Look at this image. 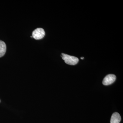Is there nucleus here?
Masks as SVG:
<instances>
[{"instance_id":"nucleus-4","label":"nucleus","mask_w":123,"mask_h":123,"mask_svg":"<svg viewBox=\"0 0 123 123\" xmlns=\"http://www.w3.org/2000/svg\"><path fill=\"white\" fill-rule=\"evenodd\" d=\"M121 120L120 115L117 112L112 114L111 119V123H120Z\"/></svg>"},{"instance_id":"nucleus-5","label":"nucleus","mask_w":123,"mask_h":123,"mask_svg":"<svg viewBox=\"0 0 123 123\" xmlns=\"http://www.w3.org/2000/svg\"><path fill=\"white\" fill-rule=\"evenodd\" d=\"M6 51V45L2 41L0 40V57L4 56Z\"/></svg>"},{"instance_id":"nucleus-7","label":"nucleus","mask_w":123,"mask_h":123,"mask_svg":"<svg viewBox=\"0 0 123 123\" xmlns=\"http://www.w3.org/2000/svg\"></svg>"},{"instance_id":"nucleus-3","label":"nucleus","mask_w":123,"mask_h":123,"mask_svg":"<svg viewBox=\"0 0 123 123\" xmlns=\"http://www.w3.org/2000/svg\"><path fill=\"white\" fill-rule=\"evenodd\" d=\"M116 77L114 74H109L106 76L104 79L102 83L104 85L108 86L111 85L114 83L116 80Z\"/></svg>"},{"instance_id":"nucleus-6","label":"nucleus","mask_w":123,"mask_h":123,"mask_svg":"<svg viewBox=\"0 0 123 123\" xmlns=\"http://www.w3.org/2000/svg\"><path fill=\"white\" fill-rule=\"evenodd\" d=\"M84 59V57H81V59L82 60Z\"/></svg>"},{"instance_id":"nucleus-1","label":"nucleus","mask_w":123,"mask_h":123,"mask_svg":"<svg viewBox=\"0 0 123 123\" xmlns=\"http://www.w3.org/2000/svg\"><path fill=\"white\" fill-rule=\"evenodd\" d=\"M61 56L62 59L64 61L65 63L69 65H75L79 62V59L77 57L73 56L63 53L62 54Z\"/></svg>"},{"instance_id":"nucleus-2","label":"nucleus","mask_w":123,"mask_h":123,"mask_svg":"<svg viewBox=\"0 0 123 123\" xmlns=\"http://www.w3.org/2000/svg\"><path fill=\"white\" fill-rule=\"evenodd\" d=\"M45 35V31L43 29L37 28L33 31L32 36L36 40H40L44 37Z\"/></svg>"}]
</instances>
